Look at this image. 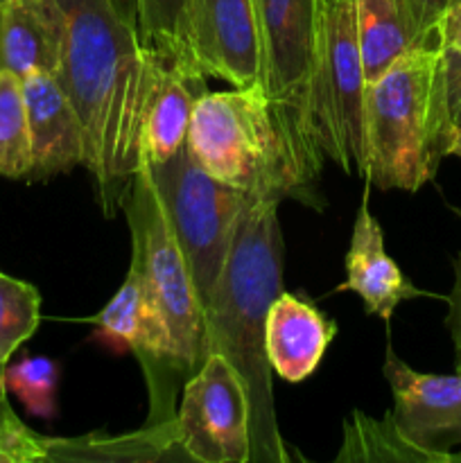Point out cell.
I'll return each instance as SVG.
<instances>
[{"instance_id": "cell-11", "label": "cell", "mask_w": 461, "mask_h": 463, "mask_svg": "<svg viewBox=\"0 0 461 463\" xmlns=\"http://www.w3.org/2000/svg\"><path fill=\"white\" fill-rule=\"evenodd\" d=\"M188 39L199 71L233 89L262 81V45L253 0H190Z\"/></svg>"}, {"instance_id": "cell-23", "label": "cell", "mask_w": 461, "mask_h": 463, "mask_svg": "<svg viewBox=\"0 0 461 463\" xmlns=\"http://www.w3.org/2000/svg\"><path fill=\"white\" fill-rule=\"evenodd\" d=\"M0 441L21 448L30 463L50 459V439L25 428V423L14 414V410H0Z\"/></svg>"}, {"instance_id": "cell-14", "label": "cell", "mask_w": 461, "mask_h": 463, "mask_svg": "<svg viewBox=\"0 0 461 463\" xmlns=\"http://www.w3.org/2000/svg\"><path fill=\"white\" fill-rule=\"evenodd\" d=\"M337 292H355L369 315L389 321L402 301L425 297L428 292L405 279L398 262L384 249L382 226L369 211L366 199L357 211L351 244L346 253V280Z\"/></svg>"}, {"instance_id": "cell-25", "label": "cell", "mask_w": 461, "mask_h": 463, "mask_svg": "<svg viewBox=\"0 0 461 463\" xmlns=\"http://www.w3.org/2000/svg\"><path fill=\"white\" fill-rule=\"evenodd\" d=\"M455 213L461 217L459 208H455ZM446 326L447 330H450L452 344H455L456 366H461V253L456 256L455 262V285H452V292L450 297H447Z\"/></svg>"}, {"instance_id": "cell-22", "label": "cell", "mask_w": 461, "mask_h": 463, "mask_svg": "<svg viewBox=\"0 0 461 463\" xmlns=\"http://www.w3.org/2000/svg\"><path fill=\"white\" fill-rule=\"evenodd\" d=\"M5 389L25 405L32 416L52 419L57 414L59 364L50 357L30 355L5 366Z\"/></svg>"}, {"instance_id": "cell-28", "label": "cell", "mask_w": 461, "mask_h": 463, "mask_svg": "<svg viewBox=\"0 0 461 463\" xmlns=\"http://www.w3.org/2000/svg\"><path fill=\"white\" fill-rule=\"evenodd\" d=\"M0 463H30L27 455L21 448L12 446L7 441H0Z\"/></svg>"}, {"instance_id": "cell-5", "label": "cell", "mask_w": 461, "mask_h": 463, "mask_svg": "<svg viewBox=\"0 0 461 463\" xmlns=\"http://www.w3.org/2000/svg\"><path fill=\"white\" fill-rule=\"evenodd\" d=\"M143 165L206 310L226 267L240 215L251 197L208 175L188 145L167 161Z\"/></svg>"}, {"instance_id": "cell-2", "label": "cell", "mask_w": 461, "mask_h": 463, "mask_svg": "<svg viewBox=\"0 0 461 463\" xmlns=\"http://www.w3.org/2000/svg\"><path fill=\"white\" fill-rule=\"evenodd\" d=\"M276 199L251 197L240 215L226 267L206 310L208 355L224 357L242 380L251 420V463H287L265 351L267 312L283 292V231Z\"/></svg>"}, {"instance_id": "cell-29", "label": "cell", "mask_w": 461, "mask_h": 463, "mask_svg": "<svg viewBox=\"0 0 461 463\" xmlns=\"http://www.w3.org/2000/svg\"><path fill=\"white\" fill-rule=\"evenodd\" d=\"M420 7V12H423V16L428 18L429 23H432L434 27H437V18L438 14H441L443 5H446V0H416Z\"/></svg>"}, {"instance_id": "cell-9", "label": "cell", "mask_w": 461, "mask_h": 463, "mask_svg": "<svg viewBox=\"0 0 461 463\" xmlns=\"http://www.w3.org/2000/svg\"><path fill=\"white\" fill-rule=\"evenodd\" d=\"M267 95L310 131V93L321 45L324 0H253ZM315 140V138H312Z\"/></svg>"}, {"instance_id": "cell-27", "label": "cell", "mask_w": 461, "mask_h": 463, "mask_svg": "<svg viewBox=\"0 0 461 463\" xmlns=\"http://www.w3.org/2000/svg\"><path fill=\"white\" fill-rule=\"evenodd\" d=\"M118 16L138 32V0H108Z\"/></svg>"}, {"instance_id": "cell-12", "label": "cell", "mask_w": 461, "mask_h": 463, "mask_svg": "<svg viewBox=\"0 0 461 463\" xmlns=\"http://www.w3.org/2000/svg\"><path fill=\"white\" fill-rule=\"evenodd\" d=\"M32 138V170L27 181H48L84 165V131L75 107L59 80L34 71L23 77Z\"/></svg>"}, {"instance_id": "cell-31", "label": "cell", "mask_w": 461, "mask_h": 463, "mask_svg": "<svg viewBox=\"0 0 461 463\" xmlns=\"http://www.w3.org/2000/svg\"><path fill=\"white\" fill-rule=\"evenodd\" d=\"M0 410H12L7 401V389H5V366H0Z\"/></svg>"}, {"instance_id": "cell-24", "label": "cell", "mask_w": 461, "mask_h": 463, "mask_svg": "<svg viewBox=\"0 0 461 463\" xmlns=\"http://www.w3.org/2000/svg\"><path fill=\"white\" fill-rule=\"evenodd\" d=\"M443 54V89H446L447 111L456 129H461V50L441 48Z\"/></svg>"}, {"instance_id": "cell-21", "label": "cell", "mask_w": 461, "mask_h": 463, "mask_svg": "<svg viewBox=\"0 0 461 463\" xmlns=\"http://www.w3.org/2000/svg\"><path fill=\"white\" fill-rule=\"evenodd\" d=\"M41 324V294L34 285L0 271V366L36 333Z\"/></svg>"}, {"instance_id": "cell-6", "label": "cell", "mask_w": 461, "mask_h": 463, "mask_svg": "<svg viewBox=\"0 0 461 463\" xmlns=\"http://www.w3.org/2000/svg\"><path fill=\"white\" fill-rule=\"evenodd\" d=\"M122 211L131 229V258L143 271L149 297L170 330L181 373L188 380L208 357L206 315L143 163Z\"/></svg>"}, {"instance_id": "cell-19", "label": "cell", "mask_w": 461, "mask_h": 463, "mask_svg": "<svg viewBox=\"0 0 461 463\" xmlns=\"http://www.w3.org/2000/svg\"><path fill=\"white\" fill-rule=\"evenodd\" d=\"M188 12L190 0H138L140 43L161 63L197 66L190 50Z\"/></svg>"}, {"instance_id": "cell-16", "label": "cell", "mask_w": 461, "mask_h": 463, "mask_svg": "<svg viewBox=\"0 0 461 463\" xmlns=\"http://www.w3.org/2000/svg\"><path fill=\"white\" fill-rule=\"evenodd\" d=\"M206 80L197 66L161 63L145 111L140 163H163L183 147L194 107L208 93Z\"/></svg>"}, {"instance_id": "cell-3", "label": "cell", "mask_w": 461, "mask_h": 463, "mask_svg": "<svg viewBox=\"0 0 461 463\" xmlns=\"http://www.w3.org/2000/svg\"><path fill=\"white\" fill-rule=\"evenodd\" d=\"M185 145L208 175L249 197L319 208L315 185L325 156L262 84L203 93Z\"/></svg>"}, {"instance_id": "cell-32", "label": "cell", "mask_w": 461, "mask_h": 463, "mask_svg": "<svg viewBox=\"0 0 461 463\" xmlns=\"http://www.w3.org/2000/svg\"><path fill=\"white\" fill-rule=\"evenodd\" d=\"M456 371H461V366H456Z\"/></svg>"}, {"instance_id": "cell-13", "label": "cell", "mask_w": 461, "mask_h": 463, "mask_svg": "<svg viewBox=\"0 0 461 463\" xmlns=\"http://www.w3.org/2000/svg\"><path fill=\"white\" fill-rule=\"evenodd\" d=\"M337 324L310 298L280 292L267 312L265 351L271 371L287 383H303L319 369Z\"/></svg>"}, {"instance_id": "cell-4", "label": "cell", "mask_w": 461, "mask_h": 463, "mask_svg": "<svg viewBox=\"0 0 461 463\" xmlns=\"http://www.w3.org/2000/svg\"><path fill=\"white\" fill-rule=\"evenodd\" d=\"M455 131L441 45H420L366 84L364 179L380 190L419 193L447 156Z\"/></svg>"}, {"instance_id": "cell-10", "label": "cell", "mask_w": 461, "mask_h": 463, "mask_svg": "<svg viewBox=\"0 0 461 463\" xmlns=\"http://www.w3.org/2000/svg\"><path fill=\"white\" fill-rule=\"evenodd\" d=\"M382 373L391 387L396 428L441 463H461V371L419 373L387 346Z\"/></svg>"}, {"instance_id": "cell-26", "label": "cell", "mask_w": 461, "mask_h": 463, "mask_svg": "<svg viewBox=\"0 0 461 463\" xmlns=\"http://www.w3.org/2000/svg\"><path fill=\"white\" fill-rule=\"evenodd\" d=\"M437 39L441 48L461 50V0H446L437 18Z\"/></svg>"}, {"instance_id": "cell-30", "label": "cell", "mask_w": 461, "mask_h": 463, "mask_svg": "<svg viewBox=\"0 0 461 463\" xmlns=\"http://www.w3.org/2000/svg\"><path fill=\"white\" fill-rule=\"evenodd\" d=\"M447 156L461 158V129H456L455 136H452L450 147H447Z\"/></svg>"}, {"instance_id": "cell-20", "label": "cell", "mask_w": 461, "mask_h": 463, "mask_svg": "<svg viewBox=\"0 0 461 463\" xmlns=\"http://www.w3.org/2000/svg\"><path fill=\"white\" fill-rule=\"evenodd\" d=\"M32 170V138L23 80L0 71V176L25 179Z\"/></svg>"}, {"instance_id": "cell-1", "label": "cell", "mask_w": 461, "mask_h": 463, "mask_svg": "<svg viewBox=\"0 0 461 463\" xmlns=\"http://www.w3.org/2000/svg\"><path fill=\"white\" fill-rule=\"evenodd\" d=\"M59 23L57 80L84 131V167L104 217L125 208L140 163L145 111L161 61L108 0H50Z\"/></svg>"}, {"instance_id": "cell-18", "label": "cell", "mask_w": 461, "mask_h": 463, "mask_svg": "<svg viewBox=\"0 0 461 463\" xmlns=\"http://www.w3.org/2000/svg\"><path fill=\"white\" fill-rule=\"evenodd\" d=\"M337 461H402V463H441L437 455L411 443L393 423L387 411L382 420L353 411L343 425V441Z\"/></svg>"}, {"instance_id": "cell-15", "label": "cell", "mask_w": 461, "mask_h": 463, "mask_svg": "<svg viewBox=\"0 0 461 463\" xmlns=\"http://www.w3.org/2000/svg\"><path fill=\"white\" fill-rule=\"evenodd\" d=\"M353 7L366 84H373L411 50L438 43L437 27L416 0H353Z\"/></svg>"}, {"instance_id": "cell-7", "label": "cell", "mask_w": 461, "mask_h": 463, "mask_svg": "<svg viewBox=\"0 0 461 463\" xmlns=\"http://www.w3.org/2000/svg\"><path fill=\"white\" fill-rule=\"evenodd\" d=\"M366 77L353 0H324L319 61L310 93L316 147L343 175L364 176Z\"/></svg>"}, {"instance_id": "cell-17", "label": "cell", "mask_w": 461, "mask_h": 463, "mask_svg": "<svg viewBox=\"0 0 461 463\" xmlns=\"http://www.w3.org/2000/svg\"><path fill=\"white\" fill-rule=\"evenodd\" d=\"M0 71L16 77L59 71V23L50 0L0 5Z\"/></svg>"}, {"instance_id": "cell-8", "label": "cell", "mask_w": 461, "mask_h": 463, "mask_svg": "<svg viewBox=\"0 0 461 463\" xmlns=\"http://www.w3.org/2000/svg\"><path fill=\"white\" fill-rule=\"evenodd\" d=\"M174 432L190 461L251 463L247 393L238 371L217 353L185 380Z\"/></svg>"}, {"instance_id": "cell-33", "label": "cell", "mask_w": 461, "mask_h": 463, "mask_svg": "<svg viewBox=\"0 0 461 463\" xmlns=\"http://www.w3.org/2000/svg\"><path fill=\"white\" fill-rule=\"evenodd\" d=\"M5 3V0H0V5H3Z\"/></svg>"}]
</instances>
